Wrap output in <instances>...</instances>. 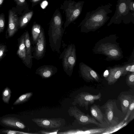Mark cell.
<instances>
[{
    "label": "cell",
    "instance_id": "cell-1",
    "mask_svg": "<svg viewBox=\"0 0 134 134\" xmlns=\"http://www.w3.org/2000/svg\"><path fill=\"white\" fill-rule=\"evenodd\" d=\"M112 6L108 3L87 12L78 26L80 27V32L85 33L94 32L103 26L110 18L108 15L112 12L110 9Z\"/></svg>",
    "mask_w": 134,
    "mask_h": 134
},
{
    "label": "cell",
    "instance_id": "cell-2",
    "mask_svg": "<svg viewBox=\"0 0 134 134\" xmlns=\"http://www.w3.org/2000/svg\"><path fill=\"white\" fill-rule=\"evenodd\" d=\"M117 38L114 34L101 39L95 44L92 50L93 53L105 56V59L108 61L121 59L124 56L119 43L116 42Z\"/></svg>",
    "mask_w": 134,
    "mask_h": 134
},
{
    "label": "cell",
    "instance_id": "cell-3",
    "mask_svg": "<svg viewBox=\"0 0 134 134\" xmlns=\"http://www.w3.org/2000/svg\"><path fill=\"white\" fill-rule=\"evenodd\" d=\"M59 13L54 15L50 23L48 31L49 45L52 51L60 53V49L64 30Z\"/></svg>",
    "mask_w": 134,
    "mask_h": 134
},
{
    "label": "cell",
    "instance_id": "cell-4",
    "mask_svg": "<svg viewBox=\"0 0 134 134\" xmlns=\"http://www.w3.org/2000/svg\"><path fill=\"white\" fill-rule=\"evenodd\" d=\"M132 0H118L116 9L107 26L112 24H119L122 22L125 24L132 22L134 24V12L130 10V4Z\"/></svg>",
    "mask_w": 134,
    "mask_h": 134
},
{
    "label": "cell",
    "instance_id": "cell-5",
    "mask_svg": "<svg viewBox=\"0 0 134 134\" xmlns=\"http://www.w3.org/2000/svg\"><path fill=\"white\" fill-rule=\"evenodd\" d=\"M100 108L108 126L118 124L124 119L125 115V114L118 109L114 100H108L104 105L100 106Z\"/></svg>",
    "mask_w": 134,
    "mask_h": 134
},
{
    "label": "cell",
    "instance_id": "cell-6",
    "mask_svg": "<svg viewBox=\"0 0 134 134\" xmlns=\"http://www.w3.org/2000/svg\"><path fill=\"white\" fill-rule=\"evenodd\" d=\"M59 58L62 60L64 71L68 75L71 76L72 74L77 59L75 44L71 43L68 45L60 54Z\"/></svg>",
    "mask_w": 134,
    "mask_h": 134
},
{
    "label": "cell",
    "instance_id": "cell-7",
    "mask_svg": "<svg viewBox=\"0 0 134 134\" xmlns=\"http://www.w3.org/2000/svg\"><path fill=\"white\" fill-rule=\"evenodd\" d=\"M66 2V4H65L64 8L66 16V20L64 24V31L70 24L80 16L85 2L84 1L76 2L72 1Z\"/></svg>",
    "mask_w": 134,
    "mask_h": 134
},
{
    "label": "cell",
    "instance_id": "cell-8",
    "mask_svg": "<svg viewBox=\"0 0 134 134\" xmlns=\"http://www.w3.org/2000/svg\"><path fill=\"white\" fill-rule=\"evenodd\" d=\"M68 111L69 115L74 117L80 124L85 125L93 124L100 127H105L103 125L98 122L88 114H85L76 106L70 107Z\"/></svg>",
    "mask_w": 134,
    "mask_h": 134
},
{
    "label": "cell",
    "instance_id": "cell-9",
    "mask_svg": "<svg viewBox=\"0 0 134 134\" xmlns=\"http://www.w3.org/2000/svg\"><path fill=\"white\" fill-rule=\"evenodd\" d=\"M101 96L100 92L97 95H93L87 92H82L75 97L72 104L74 105L78 104L80 107H85L87 110L89 105L94 103L96 100L100 101Z\"/></svg>",
    "mask_w": 134,
    "mask_h": 134
},
{
    "label": "cell",
    "instance_id": "cell-10",
    "mask_svg": "<svg viewBox=\"0 0 134 134\" xmlns=\"http://www.w3.org/2000/svg\"><path fill=\"white\" fill-rule=\"evenodd\" d=\"M32 120L39 127L46 129L61 128L65 124V120L61 118H35Z\"/></svg>",
    "mask_w": 134,
    "mask_h": 134
},
{
    "label": "cell",
    "instance_id": "cell-11",
    "mask_svg": "<svg viewBox=\"0 0 134 134\" xmlns=\"http://www.w3.org/2000/svg\"><path fill=\"white\" fill-rule=\"evenodd\" d=\"M79 71L81 76L86 81L99 82L101 81V79L99 74L92 68L83 62L79 64Z\"/></svg>",
    "mask_w": 134,
    "mask_h": 134
},
{
    "label": "cell",
    "instance_id": "cell-12",
    "mask_svg": "<svg viewBox=\"0 0 134 134\" xmlns=\"http://www.w3.org/2000/svg\"><path fill=\"white\" fill-rule=\"evenodd\" d=\"M33 53V58L37 60L43 58L46 50V39L44 32L42 28L39 38L35 45Z\"/></svg>",
    "mask_w": 134,
    "mask_h": 134
},
{
    "label": "cell",
    "instance_id": "cell-13",
    "mask_svg": "<svg viewBox=\"0 0 134 134\" xmlns=\"http://www.w3.org/2000/svg\"><path fill=\"white\" fill-rule=\"evenodd\" d=\"M107 69L108 72V75L105 79L109 85L114 84L121 76H123V65H119L113 67L109 66Z\"/></svg>",
    "mask_w": 134,
    "mask_h": 134
},
{
    "label": "cell",
    "instance_id": "cell-14",
    "mask_svg": "<svg viewBox=\"0 0 134 134\" xmlns=\"http://www.w3.org/2000/svg\"><path fill=\"white\" fill-rule=\"evenodd\" d=\"M58 70L57 68L54 66L44 65L37 68L36 70L35 73L43 79H47L55 74Z\"/></svg>",
    "mask_w": 134,
    "mask_h": 134
},
{
    "label": "cell",
    "instance_id": "cell-15",
    "mask_svg": "<svg viewBox=\"0 0 134 134\" xmlns=\"http://www.w3.org/2000/svg\"><path fill=\"white\" fill-rule=\"evenodd\" d=\"M18 19L16 15L12 11H10L7 30L9 37H11L14 35L18 30Z\"/></svg>",
    "mask_w": 134,
    "mask_h": 134
},
{
    "label": "cell",
    "instance_id": "cell-16",
    "mask_svg": "<svg viewBox=\"0 0 134 134\" xmlns=\"http://www.w3.org/2000/svg\"><path fill=\"white\" fill-rule=\"evenodd\" d=\"M25 44L26 53V66L31 69L32 64L33 58L32 54L31 39L28 31L25 32Z\"/></svg>",
    "mask_w": 134,
    "mask_h": 134
},
{
    "label": "cell",
    "instance_id": "cell-17",
    "mask_svg": "<svg viewBox=\"0 0 134 134\" xmlns=\"http://www.w3.org/2000/svg\"><path fill=\"white\" fill-rule=\"evenodd\" d=\"M91 116L98 122L103 125L105 127L108 126L105 122L103 114L99 105L94 104L90 107Z\"/></svg>",
    "mask_w": 134,
    "mask_h": 134
},
{
    "label": "cell",
    "instance_id": "cell-18",
    "mask_svg": "<svg viewBox=\"0 0 134 134\" xmlns=\"http://www.w3.org/2000/svg\"><path fill=\"white\" fill-rule=\"evenodd\" d=\"M4 125L14 128L24 129L26 127L24 124L19 119L9 117L2 118L1 121Z\"/></svg>",
    "mask_w": 134,
    "mask_h": 134
},
{
    "label": "cell",
    "instance_id": "cell-19",
    "mask_svg": "<svg viewBox=\"0 0 134 134\" xmlns=\"http://www.w3.org/2000/svg\"><path fill=\"white\" fill-rule=\"evenodd\" d=\"M119 99L120 102L121 111L126 114L128 109L132 101L134 100V96L129 94H120Z\"/></svg>",
    "mask_w": 134,
    "mask_h": 134
},
{
    "label": "cell",
    "instance_id": "cell-20",
    "mask_svg": "<svg viewBox=\"0 0 134 134\" xmlns=\"http://www.w3.org/2000/svg\"><path fill=\"white\" fill-rule=\"evenodd\" d=\"M25 32L18 39V49L17 54L22 60L25 65H26V53L25 44Z\"/></svg>",
    "mask_w": 134,
    "mask_h": 134
},
{
    "label": "cell",
    "instance_id": "cell-21",
    "mask_svg": "<svg viewBox=\"0 0 134 134\" xmlns=\"http://www.w3.org/2000/svg\"><path fill=\"white\" fill-rule=\"evenodd\" d=\"M134 50L133 51L130 58L128 61L123 65L124 66V72L123 76L128 73L134 72Z\"/></svg>",
    "mask_w": 134,
    "mask_h": 134
},
{
    "label": "cell",
    "instance_id": "cell-22",
    "mask_svg": "<svg viewBox=\"0 0 134 134\" xmlns=\"http://www.w3.org/2000/svg\"><path fill=\"white\" fill-rule=\"evenodd\" d=\"M42 27L39 24L34 23L31 29L32 42L34 45H35L39 38Z\"/></svg>",
    "mask_w": 134,
    "mask_h": 134
},
{
    "label": "cell",
    "instance_id": "cell-23",
    "mask_svg": "<svg viewBox=\"0 0 134 134\" xmlns=\"http://www.w3.org/2000/svg\"><path fill=\"white\" fill-rule=\"evenodd\" d=\"M127 120L123 119L118 124L113 126L107 127L105 130L102 134H110L114 133L126 126L127 124Z\"/></svg>",
    "mask_w": 134,
    "mask_h": 134
},
{
    "label": "cell",
    "instance_id": "cell-24",
    "mask_svg": "<svg viewBox=\"0 0 134 134\" xmlns=\"http://www.w3.org/2000/svg\"><path fill=\"white\" fill-rule=\"evenodd\" d=\"M33 94L32 92H30L22 95L14 102L13 105L20 104L27 102L30 99Z\"/></svg>",
    "mask_w": 134,
    "mask_h": 134
},
{
    "label": "cell",
    "instance_id": "cell-25",
    "mask_svg": "<svg viewBox=\"0 0 134 134\" xmlns=\"http://www.w3.org/2000/svg\"><path fill=\"white\" fill-rule=\"evenodd\" d=\"M33 14V12L32 11L25 14L20 20L19 24L20 27H24L31 19Z\"/></svg>",
    "mask_w": 134,
    "mask_h": 134
},
{
    "label": "cell",
    "instance_id": "cell-26",
    "mask_svg": "<svg viewBox=\"0 0 134 134\" xmlns=\"http://www.w3.org/2000/svg\"><path fill=\"white\" fill-rule=\"evenodd\" d=\"M11 91L10 89L6 87L2 92V99L3 102L7 104H9L11 97Z\"/></svg>",
    "mask_w": 134,
    "mask_h": 134
},
{
    "label": "cell",
    "instance_id": "cell-27",
    "mask_svg": "<svg viewBox=\"0 0 134 134\" xmlns=\"http://www.w3.org/2000/svg\"><path fill=\"white\" fill-rule=\"evenodd\" d=\"M106 127H100L98 128H92L90 129H85L83 131V132H85L86 133L90 134H101L104 131Z\"/></svg>",
    "mask_w": 134,
    "mask_h": 134
},
{
    "label": "cell",
    "instance_id": "cell-28",
    "mask_svg": "<svg viewBox=\"0 0 134 134\" xmlns=\"http://www.w3.org/2000/svg\"><path fill=\"white\" fill-rule=\"evenodd\" d=\"M126 79V83L127 85L132 88L134 86V72H131L127 74Z\"/></svg>",
    "mask_w": 134,
    "mask_h": 134
},
{
    "label": "cell",
    "instance_id": "cell-29",
    "mask_svg": "<svg viewBox=\"0 0 134 134\" xmlns=\"http://www.w3.org/2000/svg\"><path fill=\"white\" fill-rule=\"evenodd\" d=\"M134 100H133L132 102L128 109L127 112L124 119L125 121L127 120L131 114L132 112V111L134 110Z\"/></svg>",
    "mask_w": 134,
    "mask_h": 134
},
{
    "label": "cell",
    "instance_id": "cell-30",
    "mask_svg": "<svg viewBox=\"0 0 134 134\" xmlns=\"http://www.w3.org/2000/svg\"><path fill=\"white\" fill-rule=\"evenodd\" d=\"M4 26L5 20L4 15H0V34L3 31Z\"/></svg>",
    "mask_w": 134,
    "mask_h": 134
},
{
    "label": "cell",
    "instance_id": "cell-31",
    "mask_svg": "<svg viewBox=\"0 0 134 134\" xmlns=\"http://www.w3.org/2000/svg\"><path fill=\"white\" fill-rule=\"evenodd\" d=\"M7 47L5 45L0 44V59L4 56Z\"/></svg>",
    "mask_w": 134,
    "mask_h": 134
},
{
    "label": "cell",
    "instance_id": "cell-32",
    "mask_svg": "<svg viewBox=\"0 0 134 134\" xmlns=\"http://www.w3.org/2000/svg\"><path fill=\"white\" fill-rule=\"evenodd\" d=\"M2 132L8 134H21L27 133L22 132L11 130H3L2 131Z\"/></svg>",
    "mask_w": 134,
    "mask_h": 134
},
{
    "label": "cell",
    "instance_id": "cell-33",
    "mask_svg": "<svg viewBox=\"0 0 134 134\" xmlns=\"http://www.w3.org/2000/svg\"><path fill=\"white\" fill-rule=\"evenodd\" d=\"M58 129L54 130L51 131H47L45 130H41L38 132L42 134H57L58 131Z\"/></svg>",
    "mask_w": 134,
    "mask_h": 134
},
{
    "label": "cell",
    "instance_id": "cell-34",
    "mask_svg": "<svg viewBox=\"0 0 134 134\" xmlns=\"http://www.w3.org/2000/svg\"><path fill=\"white\" fill-rule=\"evenodd\" d=\"M134 118V110H133L130 115L127 121L128 123L131 121Z\"/></svg>",
    "mask_w": 134,
    "mask_h": 134
},
{
    "label": "cell",
    "instance_id": "cell-35",
    "mask_svg": "<svg viewBox=\"0 0 134 134\" xmlns=\"http://www.w3.org/2000/svg\"><path fill=\"white\" fill-rule=\"evenodd\" d=\"M40 0H32V2L33 3L37 2Z\"/></svg>",
    "mask_w": 134,
    "mask_h": 134
},
{
    "label": "cell",
    "instance_id": "cell-36",
    "mask_svg": "<svg viewBox=\"0 0 134 134\" xmlns=\"http://www.w3.org/2000/svg\"><path fill=\"white\" fill-rule=\"evenodd\" d=\"M21 3H23L25 2V0H18Z\"/></svg>",
    "mask_w": 134,
    "mask_h": 134
},
{
    "label": "cell",
    "instance_id": "cell-37",
    "mask_svg": "<svg viewBox=\"0 0 134 134\" xmlns=\"http://www.w3.org/2000/svg\"><path fill=\"white\" fill-rule=\"evenodd\" d=\"M3 0H0V5H1L3 2Z\"/></svg>",
    "mask_w": 134,
    "mask_h": 134
}]
</instances>
